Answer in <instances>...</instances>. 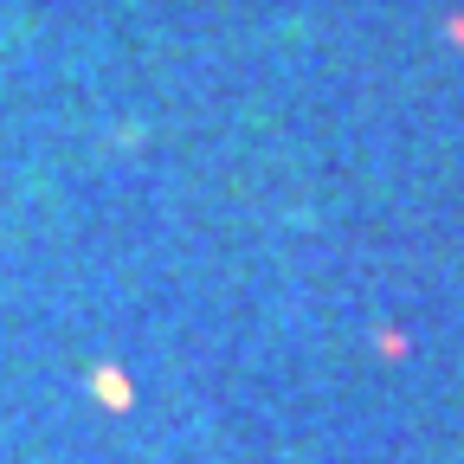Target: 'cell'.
Wrapping results in <instances>:
<instances>
[{
	"instance_id": "obj_1",
	"label": "cell",
	"mask_w": 464,
	"mask_h": 464,
	"mask_svg": "<svg viewBox=\"0 0 464 464\" xmlns=\"http://www.w3.org/2000/svg\"><path fill=\"white\" fill-rule=\"evenodd\" d=\"M97 387H103V400H116V406H123V400H130V381H123V374H103Z\"/></svg>"
}]
</instances>
